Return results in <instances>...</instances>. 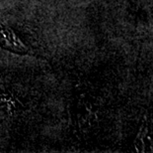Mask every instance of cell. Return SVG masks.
<instances>
[{
    "instance_id": "6da1fadb",
    "label": "cell",
    "mask_w": 153,
    "mask_h": 153,
    "mask_svg": "<svg viewBox=\"0 0 153 153\" xmlns=\"http://www.w3.org/2000/svg\"><path fill=\"white\" fill-rule=\"evenodd\" d=\"M0 46L16 54L24 55L29 53V49L15 35L14 32L3 25H0Z\"/></svg>"
}]
</instances>
